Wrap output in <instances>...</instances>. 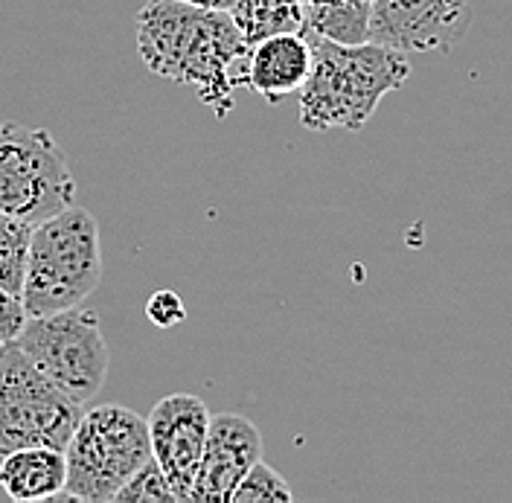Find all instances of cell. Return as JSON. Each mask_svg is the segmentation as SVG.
Returning <instances> with one entry per match:
<instances>
[{
    "label": "cell",
    "mask_w": 512,
    "mask_h": 503,
    "mask_svg": "<svg viewBox=\"0 0 512 503\" xmlns=\"http://www.w3.org/2000/svg\"><path fill=\"white\" fill-rule=\"evenodd\" d=\"M175 492L169 489L166 477L160 472L155 460L143 463L137 472L128 477L126 483L117 489L114 503H172Z\"/></svg>",
    "instance_id": "obj_17"
},
{
    "label": "cell",
    "mask_w": 512,
    "mask_h": 503,
    "mask_svg": "<svg viewBox=\"0 0 512 503\" xmlns=\"http://www.w3.org/2000/svg\"><path fill=\"white\" fill-rule=\"evenodd\" d=\"M178 3H190V6H201V9H230L233 0H178Z\"/></svg>",
    "instance_id": "obj_20"
},
{
    "label": "cell",
    "mask_w": 512,
    "mask_h": 503,
    "mask_svg": "<svg viewBox=\"0 0 512 503\" xmlns=\"http://www.w3.org/2000/svg\"><path fill=\"white\" fill-rule=\"evenodd\" d=\"M256 460H262V434L254 422L233 410L210 413L190 503H230L236 486Z\"/></svg>",
    "instance_id": "obj_10"
},
{
    "label": "cell",
    "mask_w": 512,
    "mask_h": 503,
    "mask_svg": "<svg viewBox=\"0 0 512 503\" xmlns=\"http://www.w3.org/2000/svg\"><path fill=\"white\" fill-rule=\"evenodd\" d=\"M67 463L56 448H15L0 460V489L18 503L53 501L64 492Z\"/></svg>",
    "instance_id": "obj_12"
},
{
    "label": "cell",
    "mask_w": 512,
    "mask_h": 503,
    "mask_svg": "<svg viewBox=\"0 0 512 503\" xmlns=\"http://www.w3.org/2000/svg\"><path fill=\"white\" fill-rule=\"evenodd\" d=\"M312 70V47L306 32H280L262 38L251 47L248 64V91L265 102H280L288 94H297Z\"/></svg>",
    "instance_id": "obj_11"
},
{
    "label": "cell",
    "mask_w": 512,
    "mask_h": 503,
    "mask_svg": "<svg viewBox=\"0 0 512 503\" xmlns=\"http://www.w3.org/2000/svg\"><path fill=\"white\" fill-rule=\"evenodd\" d=\"M291 503L294 492L288 489L286 477L280 472H274L268 463L256 460L254 466L248 469V474L242 477V483L236 486L230 503Z\"/></svg>",
    "instance_id": "obj_16"
},
{
    "label": "cell",
    "mask_w": 512,
    "mask_h": 503,
    "mask_svg": "<svg viewBox=\"0 0 512 503\" xmlns=\"http://www.w3.org/2000/svg\"><path fill=\"white\" fill-rule=\"evenodd\" d=\"M469 27V0H370L367 41L405 56H428L460 44Z\"/></svg>",
    "instance_id": "obj_8"
},
{
    "label": "cell",
    "mask_w": 512,
    "mask_h": 503,
    "mask_svg": "<svg viewBox=\"0 0 512 503\" xmlns=\"http://www.w3.org/2000/svg\"><path fill=\"white\" fill-rule=\"evenodd\" d=\"M146 317H149L158 329H172V326L184 323L187 306H184V300H181L178 291L163 288V291H155V294L146 300Z\"/></svg>",
    "instance_id": "obj_18"
},
{
    "label": "cell",
    "mask_w": 512,
    "mask_h": 503,
    "mask_svg": "<svg viewBox=\"0 0 512 503\" xmlns=\"http://www.w3.org/2000/svg\"><path fill=\"white\" fill-rule=\"evenodd\" d=\"M137 53L155 76L192 88L219 120L233 111V94L248 88L251 44L224 9L149 0L137 12Z\"/></svg>",
    "instance_id": "obj_1"
},
{
    "label": "cell",
    "mask_w": 512,
    "mask_h": 503,
    "mask_svg": "<svg viewBox=\"0 0 512 503\" xmlns=\"http://www.w3.org/2000/svg\"><path fill=\"white\" fill-rule=\"evenodd\" d=\"M30 221L15 219L9 213H0V288L21 297L24 277H27V259H30Z\"/></svg>",
    "instance_id": "obj_15"
},
{
    "label": "cell",
    "mask_w": 512,
    "mask_h": 503,
    "mask_svg": "<svg viewBox=\"0 0 512 503\" xmlns=\"http://www.w3.org/2000/svg\"><path fill=\"white\" fill-rule=\"evenodd\" d=\"M303 32L312 47V70L297 99L300 126L309 131H361L384 96L399 91L411 76V62L399 50L376 41L341 44Z\"/></svg>",
    "instance_id": "obj_2"
},
{
    "label": "cell",
    "mask_w": 512,
    "mask_h": 503,
    "mask_svg": "<svg viewBox=\"0 0 512 503\" xmlns=\"http://www.w3.org/2000/svg\"><path fill=\"white\" fill-rule=\"evenodd\" d=\"M15 346L73 402L88 405L108 378V344L99 317L73 306L53 315L27 317Z\"/></svg>",
    "instance_id": "obj_6"
},
{
    "label": "cell",
    "mask_w": 512,
    "mask_h": 503,
    "mask_svg": "<svg viewBox=\"0 0 512 503\" xmlns=\"http://www.w3.org/2000/svg\"><path fill=\"white\" fill-rule=\"evenodd\" d=\"M76 198L67 152L47 128L0 123V213L15 219H50Z\"/></svg>",
    "instance_id": "obj_5"
},
{
    "label": "cell",
    "mask_w": 512,
    "mask_h": 503,
    "mask_svg": "<svg viewBox=\"0 0 512 503\" xmlns=\"http://www.w3.org/2000/svg\"><path fill=\"white\" fill-rule=\"evenodd\" d=\"M300 3H303V6H306V3H312V0H300Z\"/></svg>",
    "instance_id": "obj_21"
},
{
    "label": "cell",
    "mask_w": 512,
    "mask_h": 503,
    "mask_svg": "<svg viewBox=\"0 0 512 503\" xmlns=\"http://www.w3.org/2000/svg\"><path fill=\"white\" fill-rule=\"evenodd\" d=\"M27 323V309L18 294L0 288V344H12Z\"/></svg>",
    "instance_id": "obj_19"
},
{
    "label": "cell",
    "mask_w": 512,
    "mask_h": 503,
    "mask_svg": "<svg viewBox=\"0 0 512 503\" xmlns=\"http://www.w3.org/2000/svg\"><path fill=\"white\" fill-rule=\"evenodd\" d=\"M102 280L99 224L85 207H64L62 213L32 227L27 277L21 303L27 317L53 315L82 306Z\"/></svg>",
    "instance_id": "obj_3"
},
{
    "label": "cell",
    "mask_w": 512,
    "mask_h": 503,
    "mask_svg": "<svg viewBox=\"0 0 512 503\" xmlns=\"http://www.w3.org/2000/svg\"><path fill=\"white\" fill-rule=\"evenodd\" d=\"M303 30L341 41L361 44L370 30V0H312L303 6Z\"/></svg>",
    "instance_id": "obj_14"
},
{
    "label": "cell",
    "mask_w": 512,
    "mask_h": 503,
    "mask_svg": "<svg viewBox=\"0 0 512 503\" xmlns=\"http://www.w3.org/2000/svg\"><path fill=\"white\" fill-rule=\"evenodd\" d=\"M0 355H3V344H0Z\"/></svg>",
    "instance_id": "obj_22"
},
{
    "label": "cell",
    "mask_w": 512,
    "mask_h": 503,
    "mask_svg": "<svg viewBox=\"0 0 512 503\" xmlns=\"http://www.w3.org/2000/svg\"><path fill=\"white\" fill-rule=\"evenodd\" d=\"M227 12L251 47L280 32H300L306 24L300 0H233Z\"/></svg>",
    "instance_id": "obj_13"
},
{
    "label": "cell",
    "mask_w": 512,
    "mask_h": 503,
    "mask_svg": "<svg viewBox=\"0 0 512 503\" xmlns=\"http://www.w3.org/2000/svg\"><path fill=\"white\" fill-rule=\"evenodd\" d=\"M82 419V405L62 393L12 344L0 355V457L15 448L64 451Z\"/></svg>",
    "instance_id": "obj_7"
},
{
    "label": "cell",
    "mask_w": 512,
    "mask_h": 503,
    "mask_svg": "<svg viewBox=\"0 0 512 503\" xmlns=\"http://www.w3.org/2000/svg\"><path fill=\"white\" fill-rule=\"evenodd\" d=\"M149 460V425L137 410L123 405L82 410V419L64 448L67 480L62 498L111 503L117 489Z\"/></svg>",
    "instance_id": "obj_4"
},
{
    "label": "cell",
    "mask_w": 512,
    "mask_h": 503,
    "mask_svg": "<svg viewBox=\"0 0 512 503\" xmlns=\"http://www.w3.org/2000/svg\"><path fill=\"white\" fill-rule=\"evenodd\" d=\"M152 460L160 466L175 501L190 503L192 483L201 466L210 408L192 393H172L152 408L149 419Z\"/></svg>",
    "instance_id": "obj_9"
}]
</instances>
